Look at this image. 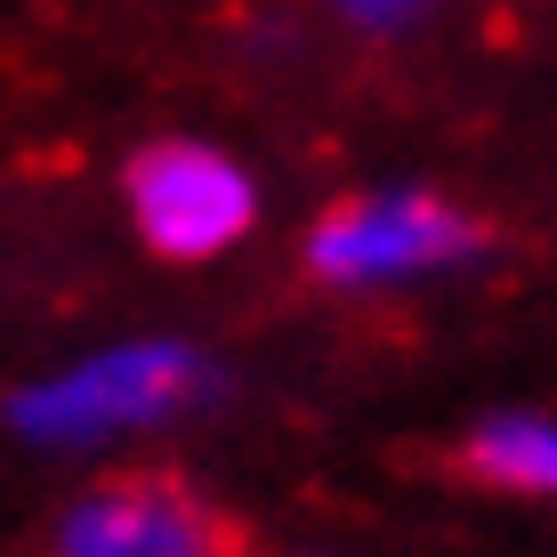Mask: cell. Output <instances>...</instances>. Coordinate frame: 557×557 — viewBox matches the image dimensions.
<instances>
[{"label":"cell","mask_w":557,"mask_h":557,"mask_svg":"<svg viewBox=\"0 0 557 557\" xmlns=\"http://www.w3.org/2000/svg\"><path fill=\"white\" fill-rule=\"evenodd\" d=\"M210 388H219V372L186 339H129V348L82 356L73 372L25 388L16 396V429L33 445H113V436H138V429L195 412Z\"/></svg>","instance_id":"6da1fadb"},{"label":"cell","mask_w":557,"mask_h":557,"mask_svg":"<svg viewBox=\"0 0 557 557\" xmlns=\"http://www.w3.org/2000/svg\"><path fill=\"white\" fill-rule=\"evenodd\" d=\"M485 235L436 195H363L339 202L332 219L307 235V267L339 292H380V283H420L445 267L476 259Z\"/></svg>","instance_id":"7a4b0ae2"},{"label":"cell","mask_w":557,"mask_h":557,"mask_svg":"<svg viewBox=\"0 0 557 557\" xmlns=\"http://www.w3.org/2000/svg\"><path fill=\"white\" fill-rule=\"evenodd\" d=\"M129 210H138V235L162 259H219L226 243L251 235V178H243L226 153L210 146H146L129 170Z\"/></svg>","instance_id":"3957f363"},{"label":"cell","mask_w":557,"mask_h":557,"mask_svg":"<svg viewBox=\"0 0 557 557\" xmlns=\"http://www.w3.org/2000/svg\"><path fill=\"white\" fill-rule=\"evenodd\" d=\"M57 557H226V525L186 485L129 476V485H98L65 509Z\"/></svg>","instance_id":"277c9868"},{"label":"cell","mask_w":557,"mask_h":557,"mask_svg":"<svg viewBox=\"0 0 557 557\" xmlns=\"http://www.w3.org/2000/svg\"><path fill=\"white\" fill-rule=\"evenodd\" d=\"M469 469L509 493H557V420L542 412H502L469 436Z\"/></svg>","instance_id":"5b68a950"},{"label":"cell","mask_w":557,"mask_h":557,"mask_svg":"<svg viewBox=\"0 0 557 557\" xmlns=\"http://www.w3.org/2000/svg\"><path fill=\"white\" fill-rule=\"evenodd\" d=\"M339 9H348L356 25H405V16L420 9V0H339Z\"/></svg>","instance_id":"8992f818"}]
</instances>
